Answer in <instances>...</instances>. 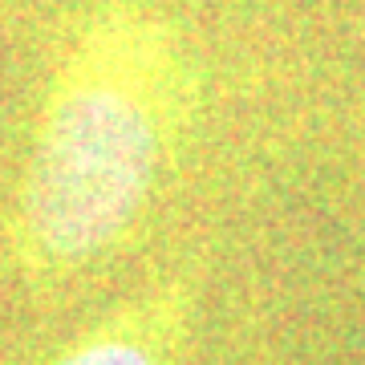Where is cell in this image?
<instances>
[{
  "mask_svg": "<svg viewBox=\"0 0 365 365\" xmlns=\"http://www.w3.org/2000/svg\"><path fill=\"white\" fill-rule=\"evenodd\" d=\"M195 114L179 29L138 0L98 4L57 57L16 187V268L57 284L134 235Z\"/></svg>",
  "mask_w": 365,
  "mask_h": 365,
  "instance_id": "obj_1",
  "label": "cell"
},
{
  "mask_svg": "<svg viewBox=\"0 0 365 365\" xmlns=\"http://www.w3.org/2000/svg\"><path fill=\"white\" fill-rule=\"evenodd\" d=\"M191 321V292L170 280L122 304L98 329L49 357L45 365H182Z\"/></svg>",
  "mask_w": 365,
  "mask_h": 365,
  "instance_id": "obj_2",
  "label": "cell"
}]
</instances>
